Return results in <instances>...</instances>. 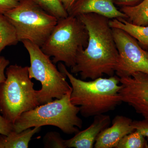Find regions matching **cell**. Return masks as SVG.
Returning <instances> with one entry per match:
<instances>
[{
	"mask_svg": "<svg viewBox=\"0 0 148 148\" xmlns=\"http://www.w3.org/2000/svg\"><path fill=\"white\" fill-rule=\"evenodd\" d=\"M77 16L87 29L88 42L87 47L78 54L71 72L79 73L84 80L95 79L104 74L112 76L119 55L109 24L110 19L95 13Z\"/></svg>",
	"mask_w": 148,
	"mask_h": 148,
	"instance_id": "cell-1",
	"label": "cell"
},
{
	"mask_svg": "<svg viewBox=\"0 0 148 148\" xmlns=\"http://www.w3.org/2000/svg\"><path fill=\"white\" fill-rule=\"evenodd\" d=\"M58 69L69 79L71 84L72 103L79 106V112L85 118L105 114L113 111L122 103L119 91L121 88L120 78L112 76L85 81L74 77L64 64H58Z\"/></svg>",
	"mask_w": 148,
	"mask_h": 148,
	"instance_id": "cell-2",
	"label": "cell"
},
{
	"mask_svg": "<svg viewBox=\"0 0 148 148\" xmlns=\"http://www.w3.org/2000/svg\"><path fill=\"white\" fill-rule=\"evenodd\" d=\"M72 90L60 99L23 113L14 123L13 131L19 132L33 127L52 125L68 135L78 132L79 128H82L83 121L78 116L79 107L71 101Z\"/></svg>",
	"mask_w": 148,
	"mask_h": 148,
	"instance_id": "cell-3",
	"label": "cell"
},
{
	"mask_svg": "<svg viewBox=\"0 0 148 148\" xmlns=\"http://www.w3.org/2000/svg\"><path fill=\"white\" fill-rule=\"evenodd\" d=\"M5 73V81L0 83V112L14 124L23 113L40 105L34 83L29 77L28 66L10 65Z\"/></svg>",
	"mask_w": 148,
	"mask_h": 148,
	"instance_id": "cell-4",
	"label": "cell"
},
{
	"mask_svg": "<svg viewBox=\"0 0 148 148\" xmlns=\"http://www.w3.org/2000/svg\"><path fill=\"white\" fill-rule=\"evenodd\" d=\"M88 34L78 16H69L58 19L51 34L41 49L56 64L63 62L72 68L79 53L87 47Z\"/></svg>",
	"mask_w": 148,
	"mask_h": 148,
	"instance_id": "cell-5",
	"label": "cell"
},
{
	"mask_svg": "<svg viewBox=\"0 0 148 148\" xmlns=\"http://www.w3.org/2000/svg\"><path fill=\"white\" fill-rule=\"evenodd\" d=\"M4 14L14 27L18 41L28 40L40 47L58 21L34 0H20L17 6Z\"/></svg>",
	"mask_w": 148,
	"mask_h": 148,
	"instance_id": "cell-6",
	"label": "cell"
},
{
	"mask_svg": "<svg viewBox=\"0 0 148 148\" xmlns=\"http://www.w3.org/2000/svg\"><path fill=\"white\" fill-rule=\"evenodd\" d=\"M24 47L30 56L31 66L28 67L29 77L38 81L41 88L36 90L40 105L60 99L72 90L66 81V75L58 71L50 57L42 51L41 47L28 40H24Z\"/></svg>",
	"mask_w": 148,
	"mask_h": 148,
	"instance_id": "cell-7",
	"label": "cell"
},
{
	"mask_svg": "<svg viewBox=\"0 0 148 148\" xmlns=\"http://www.w3.org/2000/svg\"><path fill=\"white\" fill-rule=\"evenodd\" d=\"M112 28L119 55L115 69L116 76L120 78L130 77L138 72L148 74V51L127 32Z\"/></svg>",
	"mask_w": 148,
	"mask_h": 148,
	"instance_id": "cell-8",
	"label": "cell"
},
{
	"mask_svg": "<svg viewBox=\"0 0 148 148\" xmlns=\"http://www.w3.org/2000/svg\"><path fill=\"white\" fill-rule=\"evenodd\" d=\"M122 102L134 108L148 121V74L138 72L130 77L120 78Z\"/></svg>",
	"mask_w": 148,
	"mask_h": 148,
	"instance_id": "cell-9",
	"label": "cell"
},
{
	"mask_svg": "<svg viewBox=\"0 0 148 148\" xmlns=\"http://www.w3.org/2000/svg\"><path fill=\"white\" fill-rule=\"evenodd\" d=\"M115 0H76L68 11L69 16H77L82 14L95 13L109 19L127 16L114 5Z\"/></svg>",
	"mask_w": 148,
	"mask_h": 148,
	"instance_id": "cell-10",
	"label": "cell"
},
{
	"mask_svg": "<svg viewBox=\"0 0 148 148\" xmlns=\"http://www.w3.org/2000/svg\"><path fill=\"white\" fill-rule=\"evenodd\" d=\"M132 121L127 117L116 116L112 121V126L107 127L98 135L94 147L116 148L125 136L135 131Z\"/></svg>",
	"mask_w": 148,
	"mask_h": 148,
	"instance_id": "cell-11",
	"label": "cell"
},
{
	"mask_svg": "<svg viewBox=\"0 0 148 148\" xmlns=\"http://www.w3.org/2000/svg\"><path fill=\"white\" fill-rule=\"evenodd\" d=\"M110 116L105 114L94 116L91 125L86 129L79 131L73 138L65 140L66 148H92L98 135L110 126Z\"/></svg>",
	"mask_w": 148,
	"mask_h": 148,
	"instance_id": "cell-12",
	"label": "cell"
},
{
	"mask_svg": "<svg viewBox=\"0 0 148 148\" xmlns=\"http://www.w3.org/2000/svg\"><path fill=\"white\" fill-rule=\"evenodd\" d=\"M111 28L121 29L137 40L140 46L148 50V26H138L131 24L125 18L110 19Z\"/></svg>",
	"mask_w": 148,
	"mask_h": 148,
	"instance_id": "cell-13",
	"label": "cell"
},
{
	"mask_svg": "<svg viewBox=\"0 0 148 148\" xmlns=\"http://www.w3.org/2000/svg\"><path fill=\"white\" fill-rule=\"evenodd\" d=\"M120 10L127 16V21L138 26H148V0L133 6L121 7Z\"/></svg>",
	"mask_w": 148,
	"mask_h": 148,
	"instance_id": "cell-14",
	"label": "cell"
},
{
	"mask_svg": "<svg viewBox=\"0 0 148 148\" xmlns=\"http://www.w3.org/2000/svg\"><path fill=\"white\" fill-rule=\"evenodd\" d=\"M41 127H34L25 130L21 132L12 131L5 136L4 148H27L33 136L39 132Z\"/></svg>",
	"mask_w": 148,
	"mask_h": 148,
	"instance_id": "cell-15",
	"label": "cell"
},
{
	"mask_svg": "<svg viewBox=\"0 0 148 148\" xmlns=\"http://www.w3.org/2000/svg\"><path fill=\"white\" fill-rule=\"evenodd\" d=\"M14 27L4 14L0 13V53L6 47L18 42Z\"/></svg>",
	"mask_w": 148,
	"mask_h": 148,
	"instance_id": "cell-16",
	"label": "cell"
},
{
	"mask_svg": "<svg viewBox=\"0 0 148 148\" xmlns=\"http://www.w3.org/2000/svg\"><path fill=\"white\" fill-rule=\"evenodd\" d=\"M147 141L145 136L135 130L125 136L116 148H148Z\"/></svg>",
	"mask_w": 148,
	"mask_h": 148,
	"instance_id": "cell-17",
	"label": "cell"
},
{
	"mask_svg": "<svg viewBox=\"0 0 148 148\" xmlns=\"http://www.w3.org/2000/svg\"><path fill=\"white\" fill-rule=\"evenodd\" d=\"M34 1L47 12L54 16L58 20L69 16L68 12L59 0Z\"/></svg>",
	"mask_w": 148,
	"mask_h": 148,
	"instance_id": "cell-18",
	"label": "cell"
},
{
	"mask_svg": "<svg viewBox=\"0 0 148 148\" xmlns=\"http://www.w3.org/2000/svg\"><path fill=\"white\" fill-rule=\"evenodd\" d=\"M45 148H66L65 140L58 132H48L43 139Z\"/></svg>",
	"mask_w": 148,
	"mask_h": 148,
	"instance_id": "cell-19",
	"label": "cell"
},
{
	"mask_svg": "<svg viewBox=\"0 0 148 148\" xmlns=\"http://www.w3.org/2000/svg\"><path fill=\"white\" fill-rule=\"evenodd\" d=\"M13 124L0 114V134L7 136L13 131Z\"/></svg>",
	"mask_w": 148,
	"mask_h": 148,
	"instance_id": "cell-20",
	"label": "cell"
},
{
	"mask_svg": "<svg viewBox=\"0 0 148 148\" xmlns=\"http://www.w3.org/2000/svg\"><path fill=\"white\" fill-rule=\"evenodd\" d=\"M132 127L135 130H138L148 140V121L144 119L142 121H134L132 123Z\"/></svg>",
	"mask_w": 148,
	"mask_h": 148,
	"instance_id": "cell-21",
	"label": "cell"
},
{
	"mask_svg": "<svg viewBox=\"0 0 148 148\" xmlns=\"http://www.w3.org/2000/svg\"><path fill=\"white\" fill-rule=\"evenodd\" d=\"M20 0H0V13L5 14L6 12L16 7Z\"/></svg>",
	"mask_w": 148,
	"mask_h": 148,
	"instance_id": "cell-22",
	"label": "cell"
},
{
	"mask_svg": "<svg viewBox=\"0 0 148 148\" xmlns=\"http://www.w3.org/2000/svg\"><path fill=\"white\" fill-rule=\"evenodd\" d=\"M9 60L3 56H0V83L5 81L6 76L5 70L10 64Z\"/></svg>",
	"mask_w": 148,
	"mask_h": 148,
	"instance_id": "cell-23",
	"label": "cell"
},
{
	"mask_svg": "<svg viewBox=\"0 0 148 148\" xmlns=\"http://www.w3.org/2000/svg\"><path fill=\"white\" fill-rule=\"evenodd\" d=\"M143 0H115L114 3L121 7L136 5Z\"/></svg>",
	"mask_w": 148,
	"mask_h": 148,
	"instance_id": "cell-24",
	"label": "cell"
},
{
	"mask_svg": "<svg viewBox=\"0 0 148 148\" xmlns=\"http://www.w3.org/2000/svg\"><path fill=\"white\" fill-rule=\"evenodd\" d=\"M66 10L70 9L76 0H59Z\"/></svg>",
	"mask_w": 148,
	"mask_h": 148,
	"instance_id": "cell-25",
	"label": "cell"
},
{
	"mask_svg": "<svg viewBox=\"0 0 148 148\" xmlns=\"http://www.w3.org/2000/svg\"><path fill=\"white\" fill-rule=\"evenodd\" d=\"M5 136L0 134V148H4V143Z\"/></svg>",
	"mask_w": 148,
	"mask_h": 148,
	"instance_id": "cell-26",
	"label": "cell"
}]
</instances>
